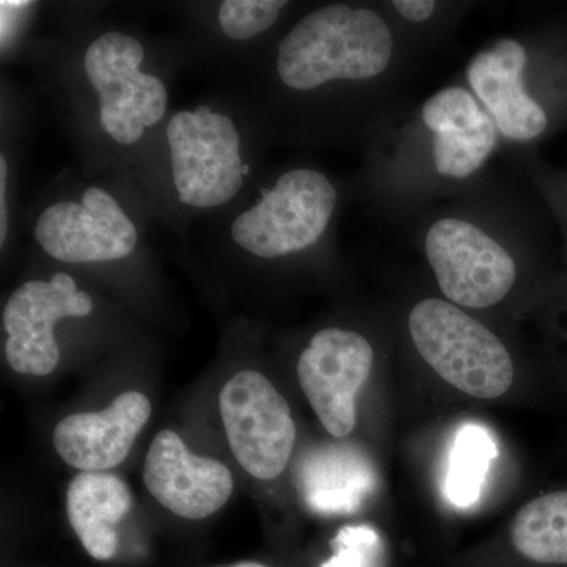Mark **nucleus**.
Instances as JSON below:
<instances>
[{
    "label": "nucleus",
    "instance_id": "nucleus-13",
    "mask_svg": "<svg viewBox=\"0 0 567 567\" xmlns=\"http://www.w3.org/2000/svg\"><path fill=\"white\" fill-rule=\"evenodd\" d=\"M527 61V51L518 41L499 40L480 52L466 70V80L499 133L518 142L536 140L548 125L546 111L524 89Z\"/></svg>",
    "mask_w": 567,
    "mask_h": 567
},
{
    "label": "nucleus",
    "instance_id": "nucleus-9",
    "mask_svg": "<svg viewBox=\"0 0 567 567\" xmlns=\"http://www.w3.org/2000/svg\"><path fill=\"white\" fill-rule=\"evenodd\" d=\"M93 311L91 295L78 292L66 274L50 282L31 281L18 287L2 312L7 363L18 374L44 377L58 368L61 350L55 323L66 317H85Z\"/></svg>",
    "mask_w": 567,
    "mask_h": 567
},
{
    "label": "nucleus",
    "instance_id": "nucleus-8",
    "mask_svg": "<svg viewBox=\"0 0 567 567\" xmlns=\"http://www.w3.org/2000/svg\"><path fill=\"white\" fill-rule=\"evenodd\" d=\"M374 350L363 334L324 328L298 360L301 390L328 434L344 439L357 425V395L371 377Z\"/></svg>",
    "mask_w": 567,
    "mask_h": 567
},
{
    "label": "nucleus",
    "instance_id": "nucleus-14",
    "mask_svg": "<svg viewBox=\"0 0 567 567\" xmlns=\"http://www.w3.org/2000/svg\"><path fill=\"white\" fill-rule=\"evenodd\" d=\"M423 121L434 133L436 173L451 178L475 174L496 145V125L465 89L446 87L424 103Z\"/></svg>",
    "mask_w": 567,
    "mask_h": 567
},
{
    "label": "nucleus",
    "instance_id": "nucleus-15",
    "mask_svg": "<svg viewBox=\"0 0 567 567\" xmlns=\"http://www.w3.org/2000/svg\"><path fill=\"white\" fill-rule=\"evenodd\" d=\"M133 506V494L121 477L106 472H82L66 491V513L87 554L99 561L114 558L117 527Z\"/></svg>",
    "mask_w": 567,
    "mask_h": 567
},
{
    "label": "nucleus",
    "instance_id": "nucleus-7",
    "mask_svg": "<svg viewBox=\"0 0 567 567\" xmlns=\"http://www.w3.org/2000/svg\"><path fill=\"white\" fill-rule=\"evenodd\" d=\"M424 248L443 295L462 308H491L516 282L513 256L464 219L445 218L432 224Z\"/></svg>",
    "mask_w": 567,
    "mask_h": 567
},
{
    "label": "nucleus",
    "instance_id": "nucleus-4",
    "mask_svg": "<svg viewBox=\"0 0 567 567\" xmlns=\"http://www.w3.org/2000/svg\"><path fill=\"white\" fill-rule=\"evenodd\" d=\"M178 199L194 208L230 203L244 186L240 134L233 118L199 106L181 111L166 130Z\"/></svg>",
    "mask_w": 567,
    "mask_h": 567
},
{
    "label": "nucleus",
    "instance_id": "nucleus-23",
    "mask_svg": "<svg viewBox=\"0 0 567 567\" xmlns=\"http://www.w3.org/2000/svg\"><path fill=\"white\" fill-rule=\"evenodd\" d=\"M219 567H270L267 565H262V563L257 561H241V563H235L233 566H219Z\"/></svg>",
    "mask_w": 567,
    "mask_h": 567
},
{
    "label": "nucleus",
    "instance_id": "nucleus-18",
    "mask_svg": "<svg viewBox=\"0 0 567 567\" xmlns=\"http://www.w3.org/2000/svg\"><path fill=\"white\" fill-rule=\"evenodd\" d=\"M498 456L494 439L480 424L458 429L451 450L446 496L454 506L468 507L480 498L492 461Z\"/></svg>",
    "mask_w": 567,
    "mask_h": 567
},
{
    "label": "nucleus",
    "instance_id": "nucleus-10",
    "mask_svg": "<svg viewBox=\"0 0 567 567\" xmlns=\"http://www.w3.org/2000/svg\"><path fill=\"white\" fill-rule=\"evenodd\" d=\"M33 237L52 259L69 264L125 259L137 245L132 219L99 186L85 189L80 204L63 200L44 208Z\"/></svg>",
    "mask_w": 567,
    "mask_h": 567
},
{
    "label": "nucleus",
    "instance_id": "nucleus-1",
    "mask_svg": "<svg viewBox=\"0 0 567 567\" xmlns=\"http://www.w3.org/2000/svg\"><path fill=\"white\" fill-rule=\"evenodd\" d=\"M393 48V35L375 11L333 3L284 37L278 74L286 87L300 92L336 80H371L390 65Z\"/></svg>",
    "mask_w": 567,
    "mask_h": 567
},
{
    "label": "nucleus",
    "instance_id": "nucleus-2",
    "mask_svg": "<svg viewBox=\"0 0 567 567\" xmlns=\"http://www.w3.org/2000/svg\"><path fill=\"white\" fill-rule=\"evenodd\" d=\"M409 328L425 363L462 393L495 399L513 386L514 363L505 344L456 305L439 298L420 301Z\"/></svg>",
    "mask_w": 567,
    "mask_h": 567
},
{
    "label": "nucleus",
    "instance_id": "nucleus-16",
    "mask_svg": "<svg viewBox=\"0 0 567 567\" xmlns=\"http://www.w3.org/2000/svg\"><path fill=\"white\" fill-rule=\"evenodd\" d=\"M511 539L529 561L567 566V491L548 492L522 507Z\"/></svg>",
    "mask_w": 567,
    "mask_h": 567
},
{
    "label": "nucleus",
    "instance_id": "nucleus-6",
    "mask_svg": "<svg viewBox=\"0 0 567 567\" xmlns=\"http://www.w3.org/2000/svg\"><path fill=\"white\" fill-rule=\"evenodd\" d=\"M230 451L248 475L271 481L292 457L297 427L292 410L274 383L257 371H240L219 393Z\"/></svg>",
    "mask_w": 567,
    "mask_h": 567
},
{
    "label": "nucleus",
    "instance_id": "nucleus-5",
    "mask_svg": "<svg viewBox=\"0 0 567 567\" xmlns=\"http://www.w3.org/2000/svg\"><path fill=\"white\" fill-rule=\"evenodd\" d=\"M144 58L141 41L117 31L104 32L84 54L85 76L99 93L102 128L122 145L136 144L147 126L166 115V85L142 73Z\"/></svg>",
    "mask_w": 567,
    "mask_h": 567
},
{
    "label": "nucleus",
    "instance_id": "nucleus-20",
    "mask_svg": "<svg viewBox=\"0 0 567 567\" xmlns=\"http://www.w3.org/2000/svg\"><path fill=\"white\" fill-rule=\"evenodd\" d=\"M333 547V557L322 567H375L382 554L379 535L368 525L342 528Z\"/></svg>",
    "mask_w": 567,
    "mask_h": 567
},
{
    "label": "nucleus",
    "instance_id": "nucleus-17",
    "mask_svg": "<svg viewBox=\"0 0 567 567\" xmlns=\"http://www.w3.org/2000/svg\"><path fill=\"white\" fill-rule=\"evenodd\" d=\"M305 495L322 513H346L360 505L372 486L368 466L349 453L320 454L306 464Z\"/></svg>",
    "mask_w": 567,
    "mask_h": 567
},
{
    "label": "nucleus",
    "instance_id": "nucleus-21",
    "mask_svg": "<svg viewBox=\"0 0 567 567\" xmlns=\"http://www.w3.org/2000/svg\"><path fill=\"white\" fill-rule=\"evenodd\" d=\"M395 10L412 22H424L434 14L436 3L434 0H395Z\"/></svg>",
    "mask_w": 567,
    "mask_h": 567
},
{
    "label": "nucleus",
    "instance_id": "nucleus-22",
    "mask_svg": "<svg viewBox=\"0 0 567 567\" xmlns=\"http://www.w3.org/2000/svg\"><path fill=\"white\" fill-rule=\"evenodd\" d=\"M6 186H7V159L0 156V244H6L7 238V205H6Z\"/></svg>",
    "mask_w": 567,
    "mask_h": 567
},
{
    "label": "nucleus",
    "instance_id": "nucleus-19",
    "mask_svg": "<svg viewBox=\"0 0 567 567\" xmlns=\"http://www.w3.org/2000/svg\"><path fill=\"white\" fill-rule=\"evenodd\" d=\"M286 7L284 0H224L219 25L229 39L251 40L270 29Z\"/></svg>",
    "mask_w": 567,
    "mask_h": 567
},
{
    "label": "nucleus",
    "instance_id": "nucleus-11",
    "mask_svg": "<svg viewBox=\"0 0 567 567\" xmlns=\"http://www.w3.org/2000/svg\"><path fill=\"white\" fill-rule=\"evenodd\" d=\"M144 483L159 505L188 520L213 516L234 494L230 470L216 458L193 454L169 429L158 432L148 447Z\"/></svg>",
    "mask_w": 567,
    "mask_h": 567
},
{
    "label": "nucleus",
    "instance_id": "nucleus-12",
    "mask_svg": "<svg viewBox=\"0 0 567 567\" xmlns=\"http://www.w3.org/2000/svg\"><path fill=\"white\" fill-rule=\"evenodd\" d=\"M151 415L147 395L126 391L102 412L63 417L55 424L52 443L66 465L81 472H106L128 457Z\"/></svg>",
    "mask_w": 567,
    "mask_h": 567
},
{
    "label": "nucleus",
    "instance_id": "nucleus-3",
    "mask_svg": "<svg viewBox=\"0 0 567 567\" xmlns=\"http://www.w3.org/2000/svg\"><path fill=\"white\" fill-rule=\"evenodd\" d=\"M336 200L333 183L319 171H289L234 219L230 235L244 251L260 259L305 251L327 230Z\"/></svg>",
    "mask_w": 567,
    "mask_h": 567
}]
</instances>
